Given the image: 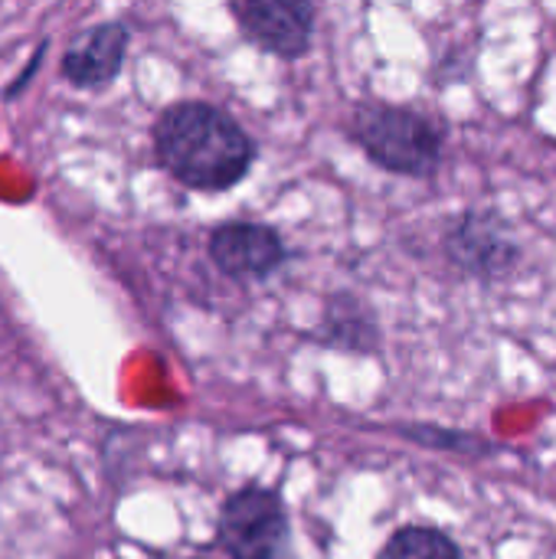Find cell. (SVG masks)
<instances>
[{"instance_id":"cell-9","label":"cell","mask_w":556,"mask_h":559,"mask_svg":"<svg viewBox=\"0 0 556 559\" xmlns=\"http://www.w3.org/2000/svg\"><path fill=\"white\" fill-rule=\"evenodd\" d=\"M377 559H462L459 544L429 524H406L380 547Z\"/></svg>"},{"instance_id":"cell-2","label":"cell","mask_w":556,"mask_h":559,"mask_svg":"<svg viewBox=\"0 0 556 559\" xmlns=\"http://www.w3.org/2000/svg\"><path fill=\"white\" fill-rule=\"evenodd\" d=\"M347 138L387 174L429 180L446 157L442 128L406 105L360 102L347 121Z\"/></svg>"},{"instance_id":"cell-5","label":"cell","mask_w":556,"mask_h":559,"mask_svg":"<svg viewBox=\"0 0 556 559\" xmlns=\"http://www.w3.org/2000/svg\"><path fill=\"white\" fill-rule=\"evenodd\" d=\"M229 13L239 23V33L279 56V59H301L315 43V7L298 0H239L229 3Z\"/></svg>"},{"instance_id":"cell-11","label":"cell","mask_w":556,"mask_h":559,"mask_svg":"<svg viewBox=\"0 0 556 559\" xmlns=\"http://www.w3.org/2000/svg\"><path fill=\"white\" fill-rule=\"evenodd\" d=\"M187 559H203V557H187Z\"/></svg>"},{"instance_id":"cell-6","label":"cell","mask_w":556,"mask_h":559,"mask_svg":"<svg viewBox=\"0 0 556 559\" xmlns=\"http://www.w3.org/2000/svg\"><path fill=\"white\" fill-rule=\"evenodd\" d=\"M206 252L213 265L236 282H262L288 259L282 236L272 226L252 219H233L216 226L206 239Z\"/></svg>"},{"instance_id":"cell-10","label":"cell","mask_w":556,"mask_h":559,"mask_svg":"<svg viewBox=\"0 0 556 559\" xmlns=\"http://www.w3.org/2000/svg\"><path fill=\"white\" fill-rule=\"evenodd\" d=\"M403 439L423 445V449H442L452 455H465V459H492L498 455V442L478 436V432H465V429H442V426H400L397 429Z\"/></svg>"},{"instance_id":"cell-3","label":"cell","mask_w":556,"mask_h":559,"mask_svg":"<svg viewBox=\"0 0 556 559\" xmlns=\"http://www.w3.org/2000/svg\"><path fill=\"white\" fill-rule=\"evenodd\" d=\"M216 544L229 559L288 557L292 521L282 495L262 485H246L233 491L220 508Z\"/></svg>"},{"instance_id":"cell-4","label":"cell","mask_w":556,"mask_h":559,"mask_svg":"<svg viewBox=\"0 0 556 559\" xmlns=\"http://www.w3.org/2000/svg\"><path fill=\"white\" fill-rule=\"evenodd\" d=\"M442 249L456 272L485 285L508 278L524 259L514 226L498 210H465L446 229Z\"/></svg>"},{"instance_id":"cell-7","label":"cell","mask_w":556,"mask_h":559,"mask_svg":"<svg viewBox=\"0 0 556 559\" xmlns=\"http://www.w3.org/2000/svg\"><path fill=\"white\" fill-rule=\"evenodd\" d=\"M131 29L118 20L82 29L62 52L59 72L75 88H105L125 66Z\"/></svg>"},{"instance_id":"cell-8","label":"cell","mask_w":556,"mask_h":559,"mask_svg":"<svg viewBox=\"0 0 556 559\" xmlns=\"http://www.w3.org/2000/svg\"><path fill=\"white\" fill-rule=\"evenodd\" d=\"M315 344L344 350V354H377L383 344L377 311L354 292L331 295L324 305L321 324L315 331Z\"/></svg>"},{"instance_id":"cell-1","label":"cell","mask_w":556,"mask_h":559,"mask_svg":"<svg viewBox=\"0 0 556 559\" xmlns=\"http://www.w3.org/2000/svg\"><path fill=\"white\" fill-rule=\"evenodd\" d=\"M157 164L187 190L226 193L246 180L256 144L246 128L210 102H174L154 121Z\"/></svg>"}]
</instances>
